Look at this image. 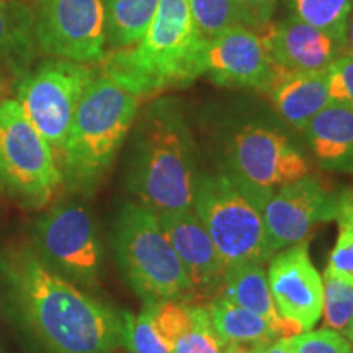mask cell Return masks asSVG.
<instances>
[{
    "instance_id": "6da1fadb",
    "label": "cell",
    "mask_w": 353,
    "mask_h": 353,
    "mask_svg": "<svg viewBox=\"0 0 353 353\" xmlns=\"http://www.w3.org/2000/svg\"><path fill=\"white\" fill-rule=\"evenodd\" d=\"M0 278L12 314L48 353H113L121 345L123 312L57 275L33 245L7 247Z\"/></svg>"
},
{
    "instance_id": "7a4b0ae2",
    "label": "cell",
    "mask_w": 353,
    "mask_h": 353,
    "mask_svg": "<svg viewBox=\"0 0 353 353\" xmlns=\"http://www.w3.org/2000/svg\"><path fill=\"white\" fill-rule=\"evenodd\" d=\"M195 144L176 101L157 99L141 117L128 169V188L156 214L190 210Z\"/></svg>"
},
{
    "instance_id": "3957f363",
    "label": "cell",
    "mask_w": 353,
    "mask_h": 353,
    "mask_svg": "<svg viewBox=\"0 0 353 353\" xmlns=\"http://www.w3.org/2000/svg\"><path fill=\"white\" fill-rule=\"evenodd\" d=\"M203 44L187 0H161L139 41L107 52L101 74L141 99L157 95L201 76Z\"/></svg>"
},
{
    "instance_id": "277c9868",
    "label": "cell",
    "mask_w": 353,
    "mask_h": 353,
    "mask_svg": "<svg viewBox=\"0 0 353 353\" xmlns=\"http://www.w3.org/2000/svg\"><path fill=\"white\" fill-rule=\"evenodd\" d=\"M141 100L112 77L97 74L83 92L61 154L63 185L83 195L95 192L138 117Z\"/></svg>"
},
{
    "instance_id": "5b68a950",
    "label": "cell",
    "mask_w": 353,
    "mask_h": 353,
    "mask_svg": "<svg viewBox=\"0 0 353 353\" xmlns=\"http://www.w3.org/2000/svg\"><path fill=\"white\" fill-rule=\"evenodd\" d=\"M112 247L118 268L144 303L195 299L193 286L152 210L126 203L114 219Z\"/></svg>"
},
{
    "instance_id": "8992f818",
    "label": "cell",
    "mask_w": 353,
    "mask_h": 353,
    "mask_svg": "<svg viewBox=\"0 0 353 353\" xmlns=\"http://www.w3.org/2000/svg\"><path fill=\"white\" fill-rule=\"evenodd\" d=\"M192 208L228 268L273 257L262 213L229 172L196 174Z\"/></svg>"
},
{
    "instance_id": "52a82bcc",
    "label": "cell",
    "mask_w": 353,
    "mask_h": 353,
    "mask_svg": "<svg viewBox=\"0 0 353 353\" xmlns=\"http://www.w3.org/2000/svg\"><path fill=\"white\" fill-rule=\"evenodd\" d=\"M63 183L54 152L13 99L0 101V190L28 210L48 205Z\"/></svg>"
},
{
    "instance_id": "ba28073f",
    "label": "cell",
    "mask_w": 353,
    "mask_h": 353,
    "mask_svg": "<svg viewBox=\"0 0 353 353\" xmlns=\"http://www.w3.org/2000/svg\"><path fill=\"white\" fill-rule=\"evenodd\" d=\"M95 77L90 64L59 57L43 61L20 77L17 101L51 145L57 165L83 92Z\"/></svg>"
},
{
    "instance_id": "9c48e42d",
    "label": "cell",
    "mask_w": 353,
    "mask_h": 353,
    "mask_svg": "<svg viewBox=\"0 0 353 353\" xmlns=\"http://www.w3.org/2000/svg\"><path fill=\"white\" fill-rule=\"evenodd\" d=\"M33 249L51 270L74 285L92 288L101 267V242L85 205L63 200L33 224Z\"/></svg>"
},
{
    "instance_id": "30bf717a",
    "label": "cell",
    "mask_w": 353,
    "mask_h": 353,
    "mask_svg": "<svg viewBox=\"0 0 353 353\" xmlns=\"http://www.w3.org/2000/svg\"><path fill=\"white\" fill-rule=\"evenodd\" d=\"M228 165L257 208L275 190L311 174L309 161L283 132L255 123L241 126L231 136Z\"/></svg>"
},
{
    "instance_id": "8fae6325",
    "label": "cell",
    "mask_w": 353,
    "mask_h": 353,
    "mask_svg": "<svg viewBox=\"0 0 353 353\" xmlns=\"http://www.w3.org/2000/svg\"><path fill=\"white\" fill-rule=\"evenodd\" d=\"M34 38L44 54L82 64L107 56L103 0H37Z\"/></svg>"
},
{
    "instance_id": "7c38bea8",
    "label": "cell",
    "mask_w": 353,
    "mask_h": 353,
    "mask_svg": "<svg viewBox=\"0 0 353 353\" xmlns=\"http://www.w3.org/2000/svg\"><path fill=\"white\" fill-rule=\"evenodd\" d=\"M341 192L329 190L307 174L283 185L259 205L273 255L285 247L306 241L317 224L335 219Z\"/></svg>"
},
{
    "instance_id": "4fadbf2b",
    "label": "cell",
    "mask_w": 353,
    "mask_h": 353,
    "mask_svg": "<svg viewBox=\"0 0 353 353\" xmlns=\"http://www.w3.org/2000/svg\"><path fill=\"white\" fill-rule=\"evenodd\" d=\"M267 278L278 314L299 332L314 329L322 317L324 280L312 263L307 241L278 250L268 260Z\"/></svg>"
},
{
    "instance_id": "5bb4252c",
    "label": "cell",
    "mask_w": 353,
    "mask_h": 353,
    "mask_svg": "<svg viewBox=\"0 0 353 353\" xmlns=\"http://www.w3.org/2000/svg\"><path fill=\"white\" fill-rule=\"evenodd\" d=\"M278 69L262 34L247 26L224 30L203 44L200 72L219 85L263 92Z\"/></svg>"
},
{
    "instance_id": "9a60e30c",
    "label": "cell",
    "mask_w": 353,
    "mask_h": 353,
    "mask_svg": "<svg viewBox=\"0 0 353 353\" xmlns=\"http://www.w3.org/2000/svg\"><path fill=\"white\" fill-rule=\"evenodd\" d=\"M157 218L193 286L195 298L219 296L228 267L193 208L167 211Z\"/></svg>"
},
{
    "instance_id": "2e32d148",
    "label": "cell",
    "mask_w": 353,
    "mask_h": 353,
    "mask_svg": "<svg viewBox=\"0 0 353 353\" xmlns=\"http://www.w3.org/2000/svg\"><path fill=\"white\" fill-rule=\"evenodd\" d=\"M260 34L272 59L281 69H327L343 54L337 39L298 19L293 13L275 23L270 21Z\"/></svg>"
},
{
    "instance_id": "e0dca14e",
    "label": "cell",
    "mask_w": 353,
    "mask_h": 353,
    "mask_svg": "<svg viewBox=\"0 0 353 353\" xmlns=\"http://www.w3.org/2000/svg\"><path fill=\"white\" fill-rule=\"evenodd\" d=\"M263 92L278 117L294 130L303 131L330 103L327 69L288 70L280 68Z\"/></svg>"
},
{
    "instance_id": "ac0fdd59",
    "label": "cell",
    "mask_w": 353,
    "mask_h": 353,
    "mask_svg": "<svg viewBox=\"0 0 353 353\" xmlns=\"http://www.w3.org/2000/svg\"><path fill=\"white\" fill-rule=\"evenodd\" d=\"M303 132L322 170L353 174V108L330 101Z\"/></svg>"
},
{
    "instance_id": "d6986e66",
    "label": "cell",
    "mask_w": 353,
    "mask_h": 353,
    "mask_svg": "<svg viewBox=\"0 0 353 353\" xmlns=\"http://www.w3.org/2000/svg\"><path fill=\"white\" fill-rule=\"evenodd\" d=\"M219 296L259 314L272 325L278 337H291V335L299 334L293 324L278 314L270 286H268L267 270L262 263L229 267L224 273Z\"/></svg>"
},
{
    "instance_id": "ffe728a7",
    "label": "cell",
    "mask_w": 353,
    "mask_h": 353,
    "mask_svg": "<svg viewBox=\"0 0 353 353\" xmlns=\"http://www.w3.org/2000/svg\"><path fill=\"white\" fill-rule=\"evenodd\" d=\"M34 52L33 8L20 0H0V68L20 79L32 68Z\"/></svg>"
},
{
    "instance_id": "44dd1931",
    "label": "cell",
    "mask_w": 353,
    "mask_h": 353,
    "mask_svg": "<svg viewBox=\"0 0 353 353\" xmlns=\"http://www.w3.org/2000/svg\"><path fill=\"white\" fill-rule=\"evenodd\" d=\"M211 324L223 345L226 343H259L278 335L267 321L249 309L237 306L226 298L216 296L205 304Z\"/></svg>"
},
{
    "instance_id": "7402d4cb",
    "label": "cell",
    "mask_w": 353,
    "mask_h": 353,
    "mask_svg": "<svg viewBox=\"0 0 353 353\" xmlns=\"http://www.w3.org/2000/svg\"><path fill=\"white\" fill-rule=\"evenodd\" d=\"M161 0H103L107 43L113 51L130 48L143 37Z\"/></svg>"
},
{
    "instance_id": "603a6c76",
    "label": "cell",
    "mask_w": 353,
    "mask_h": 353,
    "mask_svg": "<svg viewBox=\"0 0 353 353\" xmlns=\"http://www.w3.org/2000/svg\"><path fill=\"white\" fill-rule=\"evenodd\" d=\"M293 15L330 34L342 46L353 0H283Z\"/></svg>"
},
{
    "instance_id": "cb8c5ba5",
    "label": "cell",
    "mask_w": 353,
    "mask_h": 353,
    "mask_svg": "<svg viewBox=\"0 0 353 353\" xmlns=\"http://www.w3.org/2000/svg\"><path fill=\"white\" fill-rule=\"evenodd\" d=\"M337 239L330 250L324 275L353 285V190H342L339 200Z\"/></svg>"
},
{
    "instance_id": "d4e9b609",
    "label": "cell",
    "mask_w": 353,
    "mask_h": 353,
    "mask_svg": "<svg viewBox=\"0 0 353 353\" xmlns=\"http://www.w3.org/2000/svg\"><path fill=\"white\" fill-rule=\"evenodd\" d=\"M154 304L144 303L139 314L123 312L121 345L131 353H174L154 322Z\"/></svg>"
},
{
    "instance_id": "484cf974",
    "label": "cell",
    "mask_w": 353,
    "mask_h": 353,
    "mask_svg": "<svg viewBox=\"0 0 353 353\" xmlns=\"http://www.w3.org/2000/svg\"><path fill=\"white\" fill-rule=\"evenodd\" d=\"M193 20L203 34L211 38L234 26H247L249 21L234 0H187Z\"/></svg>"
},
{
    "instance_id": "4316f807",
    "label": "cell",
    "mask_w": 353,
    "mask_h": 353,
    "mask_svg": "<svg viewBox=\"0 0 353 353\" xmlns=\"http://www.w3.org/2000/svg\"><path fill=\"white\" fill-rule=\"evenodd\" d=\"M324 280V306L322 317L324 327L345 334L353 317V285L334 276H322Z\"/></svg>"
},
{
    "instance_id": "83f0119b",
    "label": "cell",
    "mask_w": 353,
    "mask_h": 353,
    "mask_svg": "<svg viewBox=\"0 0 353 353\" xmlns=\"http://www.w3.org/2000/svg\"><path fill=\"white\" fill-rule=\"evenodd\" d=\"M223 348L206 306L193 303L192 324L175 341L174 353H223Z\"/></svg>"
},
{
    "instance_id": "f1b7e54d",
    "label": "cell",
    "mask_w": 353,
    "mask_h": 353,
    "mask_svg": "<svg viewBox=\"0 0 353 353\" xmlns=\"http://www.w3.org/2000/svg\"><path fill=\"white\" fill-rule=\"evenodd\" d=\"M286 339L293 353H353L352 342L332 329L304 330Z\"/></svg>"
},
{
    "instance_id": "f546056e",
    "label": "cell",
    "mask_w": 353,
    "mask_h": 353,
    "mask_svg": "<svg viewBox=\"0 0 353 353\" xmlns=\"http://www.w3.org/2000/svg\"><path fill=\"white\" fill-rule=\"evenodd\" d=\"M330 101L353 108V57L342 54L327 68Z\"/></svg>"
},
{
    "instance_id": "4dcf8cb0",
    "label": "cell",
    "mask_w": 353,
    "mask_h": 353,
    "mask_svg": "<svg viewBox=\"0 0 353 353\" xmlns=\"http://www.w3.org/2000/svg\"><path fill=\"white\" fill-rule=\"evenodd\" d=\"M234 2L244 13L250 28L259 33L270 23L278 6V0H234Z\"/></svg>"
},
{
    "instance_id": "1f68e13d",
    "label": "cell",
    "mask_w": 353,
    "mask_h": 353,
    "mask_svg": "<svg viewBox=\"0 0 353 353\" xmlns=\"http://www.w3.org/2000/svg\"><path fill=\"white\" fill-rule=\"evenodd\" d=\"M255 353H293L288 345V339L276 337L267 342L252 343Z\"/></svg>"
},
{
    "instance_id": "d6a6232c",
    "label": "cell",
    "mask_w": 353,
    "mask_h": 353,
    "mask_svg": "<svg viewBox=\"0 0 353 353\" xmlns=\"http://www.w3.org/2000/svg\"><path fill=\"white\" fill-rule=\"evenodd\" d=\"M343 54L353 57V6L348 15L347 21V32H345V41H343Z\"/></svg>"
},
{
    "instance_id": "836d02e7",
    "label": "cell",
    "mask_w": 353,
    "mask_h": 353,
    "mask_svg": "<svg viewBox=\"0 0 353 353\" xmlns=\"http://www.w3.org/2000/svg\"><path fill=\"white\" fill-rule=\"evenodd\" d=\"M223 353H255L252 343H226Z\"/></svg>"
},
{
    "instance_id": "e575fe53",
    "label": "cell",
    "mask_w": 353,
    "mask_h": 353,
    "mask_svg": "<svg viewBox=\"0 0 353 353\" xmlns=\"http://www.w3.org/2000/svg\"><path fill=\"white\" fill-rule=\"evenodd\" d=\"M6 94H7V72L0 68V101L3 100Z\"/></svg>"
},
{
    "instance_id": "d590c367",
    "label": "cell",
    "mask_w": 353,
    "mask_h": 353,
    "mask_svg": "<svg viewBox=\"0 0 353 353\" xmlns=\"http://www.w3.org/2000/svg\"><path fill=\"white\" fill-rule=\"evenodd\" d=\"M345 337L352 342V345H353V317H352L350 325H348V329H347V332H345Z\"/></svg>"
}]
</instances>
